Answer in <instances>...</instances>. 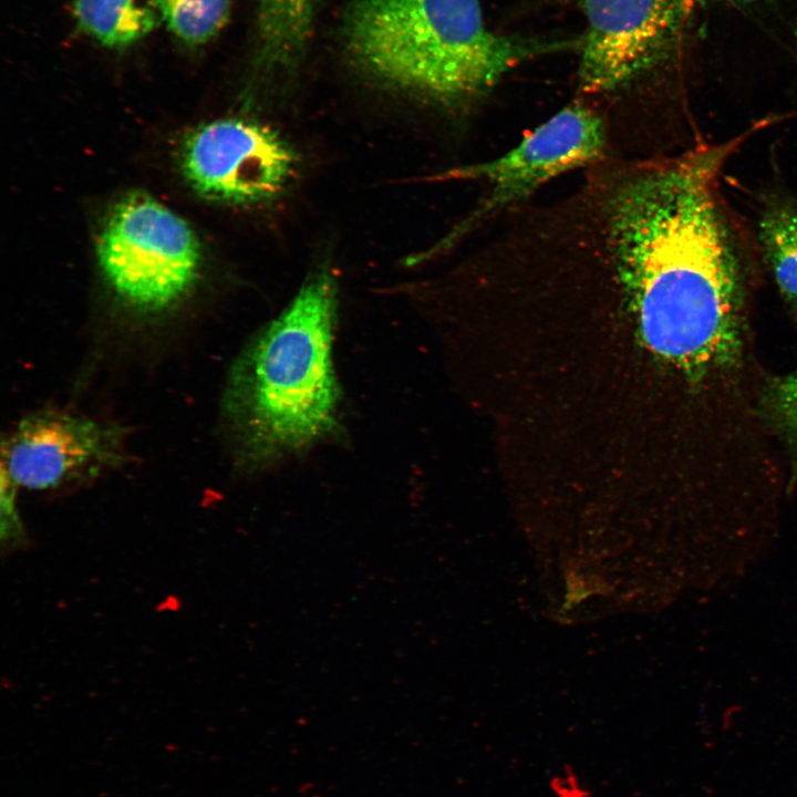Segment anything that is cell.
<instances>
[{"mask_svg":"<svg viewBox=\"0 0 797 797\" xmlns=\"http://www.w3.org/2000/svg\"><path fill=\"white\" fill-rule=\"evenodd\" d=\"M736 1H744V2H745V1H754V0H736Z\"/></svg>","mask_w":797,"mask_h":797,"instance_id":"15","label":"cell"},{"mask_svg":"<svg viewBox=\"0 0 797 797\" xmlns=\"http://www.w3.org/2000/svg\"><path fill=\"white\" fill-rule=\"evenodd\" d=\"M587 31L578 80L584 92L619 89L653 66L675 39L689 0H580Z\"/></svg>","mask_w":797,"mask_h":797,"instance_id":"8","label":"cell"},{"mask_svg":"<svg viewBox=\"0 0 797 797\" xmlns=\"http://www.w3.org/2000/svg\"><path fill=\"white\" fill-rule=\"evenodd\" d=\"M765 400L772 420L788 443L797 466V372L773 381Z\"/></svg>","mask_w":797,"mask_h":797,"instance_id":"13","label":"cell"},{"mask_svg":"<svg viewBox=\"0 0 797 797\" xmlns=\"http://www.w3.org/2000/svg\"><path fill=\"white\" fill-rule=\"evenodd\" d=\"M14 486L1 475L2 541L10 546L20 541L23 531L14 507Z\"/></svg>","mask_w":797,"mask_h":797,"instance_id":"14","label":"cell"},{"mask_svg":"<svg viewBox=\"0 0 797 797\" xmlns=\"http://www.w3.org/2000/svg\"><path fill=\"white\" fill-rule=\"evenodd\" d=\"M79 31L108 50L128 49L162 25L155 0H72Z\"/></svg>","mask_w":797,"mask_h":797,"instance_id":"9","label":"cell"},{"mask_svg":"<svg viewBox=\"0 0 797 797\" xmlns=\"http://www.w3.org/2000/svg\"><path fill=\"white\" fill-rule=\"evenodd\" d=\"M752 132L610 167L571 204L575 244L621 283L646 348L691 377L733 364L741 351V253L718 180Z\"/></svg>","mask_w":797,"mask_h":797,"instance_id":"1","label":"cell"},{"mask_svg":"<svg viewBox=\"0 0 797 797\" xmlns=\"http://www.w3.org/2000/svg\"><path fill=\"white\" fill-rule=\"evenodd\" d=\"M605 146L602 117L575 102L527 134L503 155L453 168L441 179L479 180L487 194L439 245H451L499 213L506 211L551 179L601 159Z\"/></svg>","mask_w":797,"mask_h":797,"instance_id":"5","label":"cell"},{"mask_svg":"<svg viewBox=\"0 0 797 797\" xmlns=\"http://www.w3.org/2000/svg\"><path fill=\"white\" fill-rule=\"evenodd\" d=\"M345 34L352 58L374 79L449 103L485 93L525 60L573 44L497 34L478 0H355Z\"/></svg>","mask_w":797,"mask_h":797,"instance_id":"3","label":"cell"},{"mask_svg":"<svg viewBox=\"0 0 797 797\" xmlns=\"http://www.w3.org/2000/svg\"><path fill=\"white\" fill-rule=\"evenodd\" d=\"M757 239L780 294L797 311V204L767 205L757 221Z\"/></svg>","mask_w":797,"mask_h":797,"instance_id":"10","label":"cell"},{"mask_svg":"<svg viewBox=\"0 0 797 797\" xmlns=\"http://www.w3.org/2000/svg\"><path fill=\"white\" fill-rule=\"evenodd\" d=\"M124 435L114 423L41 410L3 441L1 475L15 488L33 490L87 480L124 462Z\"/></svg>","mask_w":797,"mask_h":797,"instance_id":"7","label":"cell"},{"mask_svg":"<svg viewBox=\"0 0 797 797\" xmlns=\"http://www.w3.org/2000/svg\"><path fill=\"white\" fill-rule=\"evenodd\" d=\"M314 0H257L262 55L269 63L294 59L310 33Z\"/></svg>","mask_w":797,"mask_h":797,"instance_id":"11","label":"cell"},{"mask_svg":"<svg viewBox=\"0 0 797 797\" xmlns=\"http://www.w3.org/2000/svg\"><path fill=\"white\" fill-rule=\"evenodd\" d=\"M188 182L210 199L263 204L291 185L299 158L273 128L246 118H221L190 133L182 148Z\"/></svg>","mask_w":797,"mask_h":797,"instance_id":"6","label":"cell"},{"mask_svg":"<svg viewBox=\"0 0 797 797\" xmlns=\"http://www.w3.org/2000/svg\"><path fill=\"white\" fill-rule=\"evenodd\" d=\"M232 0H155L162 25L187 46L211 41L226 24Z\"/></svg>","mask_w":797,"mask_h":797,"instance_id":"12","label":"cell"},{"mask_svg":"<svg viewBox=\"0 0 797 797\" xmlns=\"http://www.w3.org/2000/svg\"><path fill=\"white\" fill-rule=\"evenodd\" d=\"M337 309L334 277L329 271L310 276L234 362L222 415L244 466L271 464L334 428L340 401L332 364Z\"/></svg>","mask_w":797,"mask_h":797,"instance_id":"2","label":"cell"},{"mask_svg":"<svg viewBox=\"0 0 797 797\" xmlns=\"http://www.w3.org/2000/svg\"><path fill=\"white\" fill-rule=\"evenodd\" d=\"M97 252L116 299L143 317L166 313L183 301L197 281L201 260L189 225L143 194L130 195L113 208Z\"/></svg>","mask_w":797,"mask_h":797,"instance_id":"4","label":"cell"}]
</instances>
